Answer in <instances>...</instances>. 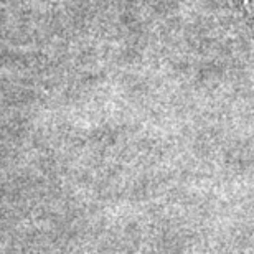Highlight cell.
<instances>
[{
	"instance_id": "1",
	"label": "cell",
	"mask_w": 254,
	"mask_h": 254,
	"mask_svg": "<svg viewBox=\"0 0 254 254\" xmlns=\"http://www.w3.org/2000/svg\"><path fill=\"white\" fill-rule=\"evenodd\" d=\"M240 12L254 25V0H233Z\"/></svg>"
}]
</instances>
